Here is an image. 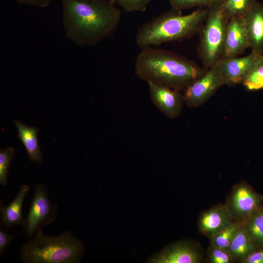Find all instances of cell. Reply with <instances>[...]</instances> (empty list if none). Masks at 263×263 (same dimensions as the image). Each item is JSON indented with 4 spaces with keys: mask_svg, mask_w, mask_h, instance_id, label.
Returning <instances> with one entry per match:
<instances>
[{
    "mask_svg": "<svg viewBox=\"0 0 263 263\" xmlns=\"http://www.w3.org/2000/svg\"><path fill=\"white\" fill-rule=\"evenodd\" d=\"M18 4L45 7L55 0H15Z\"/></svg>",
    "mask_w": 263,
    "mask_h": 263,
    "instance_id": "83f0119b",
    "label": "cell"
},
{
    "mask_svg": "<svg viewBox=\"0 0 263 263\" xmlns=\"http://www.w3.org/2000/svg\"><path fill=\"white\" fill-rule=\"evenodd\" d=\"M15 155V149L12 147L0 150V183L3 186L7 185L8 172Z\"/></svg>",
    "mask_w": 263,
    "mask_h": 263,
    "instance_id": "7402d4cb",
    "label": "cell"
},
{
    "mask_svg": "<svg viewBox=\"0 0 263 263\" xmlns=\"http://www.w3.org/2000/svg\"><path fill=\"white\" fill-rule=\"evenodd\" d=\"M207 255L211 263H230L234 261L227 250L212 245L208 250Z\"/></svg>",
    "mask_w": 263,
    "mask_h": 263,
    "instance_id": "d4e9b609",
    "label": "cell"
},
{
    "mask_svg": "<svg viewBox=\"0 0 263 263\" xmlns=\"http://www.w3.org/2000/svg\"><path fill=\"white\" fill-rule=\"evenodd\" d=\"M6 229H0V255L3 254L6 248L14 239L15 236L11 235L6 232Z\"/></svg>",
    "mask_w": 263,
    "mask_h": 263,
    "instance_id": "4316f807",
    "label": "cell"
},
{
    "mask_svg": "<svg viewBox=\"0 0 263 263\" xmlns=\"http://www.w3.org/2000/svg\"><path fill=\"white\" fill-rule=\"evenodd\" d=\"M241 224L234 221L210 239L211 245L227 250Z\"/></svg>",
    "mask_w": 263,
    "mask_h": 263,
    "instance_id": "44dd1931",
    "label": "cell"
},
{
    "mask_svg": "<svg viewBox=\"0 0 263 263\" xmlns=\"http://www.w3.org/2000/svg\"><path fill=\"white\" fill-rule=\"evenodd\" d=\"M263 204V196L244 181L236 184L225 205L234 221L242 223Z\"/></svg>",
    "mask_w": 263,
    "mask_h": 263,
    "instance_id": "52a82bcc",
    "label": "cell"
},
{
    "mask_svg": "<svg viewBox=\"0 0 263 263\" xmlns=\"http://www.w3.org/2000/svg\"><path fill=\"white\" fill-rule=\"evenodd\" d=\"M48 194L45 185L36 186L28 213L22 225L29 238L56 219L57 207L52 203Z\"/></svg>",
    "mask_w": 263,
    "mask_h": 263,
    "instance_id": "8992f818",
    "label": "cell"
},
{
    "mask_svg": "<svg viewBox=\"0 0 263 263\" xmlns=\"http://www.w3.org/2000/svg\"><path fill=\"white\" fill-rule=\"evenodd\" d=\"M241 224L255 246L263 248V204Z\"/></svg>",
    "mask_w": 263,
    "mask_h": 263,
    "instance_id": "ac0fdd59",
    "label": "cell"
},
{
    "mask_svg": "<svg viewBox=\"0 0 263 263\" xmlns=\"http://www.w3.org/2000/svg\"><path fill=\"white\" fill-rule=\"evenodd\" d=\"M224 83L213 65L201 77L183 91L185 103L189 107H196L206 102Z\"/></svg>",
    "mask_w": 263,
    "mask_h": 263,
    "instance_id": "ba28073f",
    "label": "cell"
},
{
    "mask_svg": "<svg viewBox=\"0 0 263 263\" xmlns=\"http://www.w3.org/2000/svg\"><path fill=\"white\" fill-rule=\"evenodd\" d=\"M260 55L251 53L242 57L222 58L213 65L224 83L233 86L243 80Z\"/></svg>",
    "mask_w": 263,
    "mask_h": 263,
    "instance_id": "30bf717a",
    "label": "cell"
},
{
    "mask_svg": "<svg viewBox=\"0 0 263 263\" xmlns=\"http://www.w3.org/2000/svg\"><path fill=\"white\" fill-rule=\"evenodd\" d=\"M257 0H223L222 8L229 20L235 17H244L252 9Z\"/></svg>",
    "mask_w": 263,
    "mask_h": 263,
    "instance_id": "ffe728a7",
    "label": "cell"
},
{
    "mask_svg": "<svg viewBox=\"0 0 263 263\" xmlns=\"http://www.w3.org/2000/svg\"><path fill=\"white\" fill-rule=\"evenodd\" d=\"M222 1L223 0H169L171 7L181 11L194 7L209 8Z\"/></svg>",
    "mask_w": 263,
    "mask_h": 263,
    "instance_id": "603a6c76",
    "label": "cell"
},
{
    "mask_svg": "<svg viewBox=\"0 0 263 263\" xmlns=\"http://www.w3.org/2000/svg\"><path fill=\"white\" fill-rule=\"evenodd\" d=\"M66 37L80 47L93 46L117 28L121 12L113 0H61Z\"/></svg>",
    "mask_w": 263,
    "mask_h": 263,
    "instance_id": "6da1fadb",
    "label": "cell"
},
{
    "mask_svg": "<svg viewBox=\"0 0 263 263\" xmlns=\"http://www.w3.org/2000/svg\"><path fill=\"white\" fill-rule=\"evenodd\" d=\"M30 190L27 185H21L15 199L7 206H4L0 199L1 226L6 230L17 225H23L22 205L23 200Z\"/></svg>",
    "mask_w": 263,
    "mask_h": 263,
    "instance_id": "9a60e30c",
    "label": "cell"
},
{
    "mask_svg": "<svg viewBox=\"0 0 263 263\" xmlns=\"http://www.w3.org/2000/svg\"><path fill=\"white\" fill-rule=\"evenodd\" d=\"M84 250L83 244L67 231L50 236L40 229L21 245L20 253L26 263H75L80 262Z\"/></svg>",
    "mask_w": 263,
    "mask_h": 263,
    "instance_id": "277c9868",
    "label": "cell"
},
{
    "mask_svg": "<svg viewBox=\"0 0 263 263\" xmlns=\"http://www.w3.org/2000/svg\"><path fill=\"white\" fill-rule=\"evenodd\" d=\"M147 84L151 101L157 109L169 118L178 117L185 103L181 91L152 82Z\"/></svg>",
    "mask_w": 263,
    "mask_h": 263,
    "instance_id": "8fae6325",
    "label": "cell"
},
{
    "mask_svg": "<svg viewBox=\"0 0 263 263\" xmlns=\"http://www.w3.org/2000/svg\"><path fill=\"white\" fill-rule=\"evenodd\" d=\"M242 84L249 91L263 90V54L259 56Z\"/></svg>",
    "mask_w": 263,
    "mask_h": 263,
    "instance_id": "d6986e66",
    "label": "cell"
},
{
    "mask_svg": "<svg viewBox=\"0 0 263 263\" xmlns=\"http://www.w3.org/2000/svg\"><path fill=\"white\" fill-rule=\"evenodd\" d=\"M257 248L241 224L227 249L233 261L238 260L241 262L249 253Z\"/></svg>",
    "mask_w": 263,
    "mask_h": 263,
    "instance_id": "e0dca14e",
    "label": "cell"
},
{
    "mask_svg": "<svg viewBox=\"0 0 263 263\" xmlns=\"http://www.w3.org/2000/svg\"><path fill=\"white\" fill-rule=\"evenodd\" d=\"M248 48L244 18L235 17L230 19L226 27L222 58L238 56Z\"/></svg>",
    "mask_w": 263,
    "mask_h": 263,
    "instance_id": "7c38bea8",
    "label": "cell"
},
{
    "mask_svg": "<svg viewBox=\"0 0 263 263\" xmlns=\"http://www.w3.org/2000/svg\"><path fill=\"white\" fill-rule=\"evenodd\" d=\"M234 221L225 205H218L204 211L198 222L199 231L210 239Z\"/></svg>",
    "mask_w": 263,
    "mask_h": 263,
    "instance_id": "4fadbf2b",
    "label": "cell"
},
{
    "mask_svg": "<svg viewBox=\"0 0 263 263\" xmlns=\"http://www.w3.org/2000/svg\"><path fill=\"white\" fill-rule=\"evenodd\" d=\"M208 11L207 8L198 7L190 14L183 15L181 10L171 7L138 27L136 43L143 49L190 38L200 31Z\"/></svg>",
    "mask_w": 263,
    "mask_h": 263,
    "instance_id": "3957f363",
    "label": "cell"
},
{
    "mask_svg": "<svg viewBox=\"0 0 263 263\" xmlns=\"http://www.w3.org/2000/svg\"><path fill=\"white\" fill-rule=\"evenodd\" d=\"M203 255L199 246L189 240L173 243L147 260L150 263H199Z\"/></svg>",
    "mask_w": 263,
    "mask_h": 263,
    "instance_id": "9c48e42d",
    "label": "cell"
},
{
    "mask_svg": "<svg viewBox=\"0 0 263 263\" xmlns=\"http://www.w3.org/2000/svg\"><path fill=\"white\" fill-rule=\"evenodd\" d=\"M222 2L207 8L208 14L200 30L198 47L204 68L209 69L223 56L228 19L224 14Z\"/></svg>",
    "mask_w": 263,
    "mask_h": 263,
    "instance_id": "5b68a950",
    "label": "cell"
},
{
    "mask_svg": "<svg viewBox=\"0 0 263 263\" xmlns=\"http://www.w3.org/2000/svg\"><path fill=\"white\" fill-rule=\"evenodd\" d=\"M14 122L17 128L18 137L24 145L30 160L40 164L42 155L38 142V128L28 126L18 120Z\"/></svg>",
    "mask_w": 263,
    "mask_h": 263,
    "instance_id": "2e32d148",
    "label": "cell"
},
{
    "mask_svg": "<svg viewBox=\"0 0 263 263\" xmlns=\"http://www.w3.org/2000/svg\"><path fill=\"white\" fill-rule=\"evenodd\" d=\"M127 12H144L151 0H113Z\"/></svg>",
    "mask_w": 263,
    "mask_h": 263,
    "instance_id": "cb8c5ba5",
    "label": "cell"
},
{
    "mask_svg": "<svg viewBox=\"0 0 263 263\" xmlns=\"http://www.w3.org/2000/svg\"><path fill=\"white\" fill-rule=\"evenodd\" d=\"M207 70L187 57L154 47L141 49L134 64L141 80L181 91Z\"/></svg>",
    "mask_w": 263,
    "mask_h": 263,
    "instance_id": "7a4b0ae2",
    "label": "cell"
},
{
    "mask_svg": "<svg viewBox=\"0 0 263 263\" xmlns=\"http://www.w3.org/2000/svg\"><path fill=\"white\" fill-rule=\"evenodd\" d=\"M249 48L251 52L263 54V4L257 1L244 17Z\"/></svg>",
    "mask_w": 263,
    "mask_h": 263,
    "instance_id": "5bb4252c",
    "label": "cell"
},
{
    "mask_svg": "<svg viewBox=\"0 0 263 263\" xmlns=\"http://www.w3.org/2000/svg\"><path fill=\"white\" fill-rule=\"evenodd\" d=\"M244 263H263V248H257L241 262Z\"/></svg>",
    "mask_w": 263,
    "mask_h": 263,
    "instance_id": "484cf974",
    "label": "cell"
}]
</instances>
